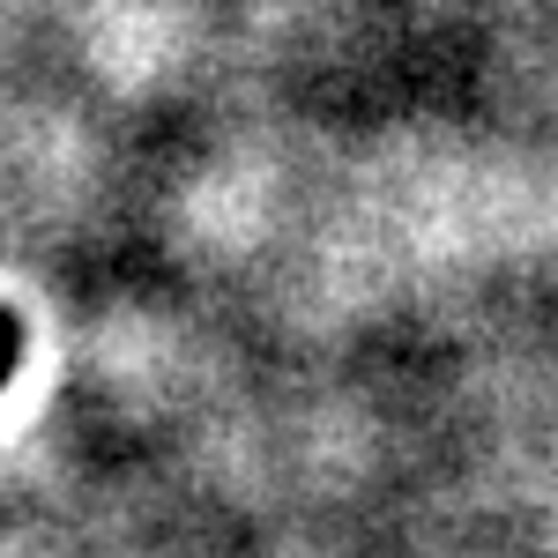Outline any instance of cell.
I'll list each match as a JSON object with an SVG mask.
<instances>
[{
    "label": "cell",
    "mask_w": 558,
    "mask_h": 558,
    "mask_svg": "<svg viewBox=\"0 0 558 558\" xmlns=\"http://www.w3.org/2000/svg\"><path fill=\"white\" fill-rule=\"evenodd\" d=\"M15 350H23V328H15V313H0V380H8V365H15Z\"/></svg>",
    "instance_id": "1"
}]
</instances>
